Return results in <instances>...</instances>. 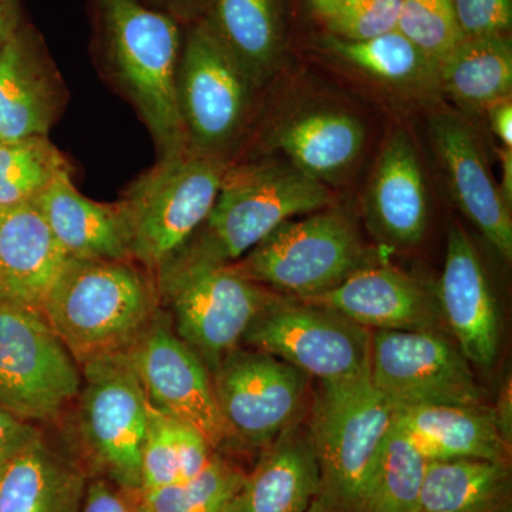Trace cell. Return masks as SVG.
Returning a JSON list of instances; mask_svg holds the SVG:
<instances>
[{
  "label": "cell",
  "mask_w": 512,
  "mask_h": 512,
  "mask_svg": "<svg viewBox=\"0 0 512 512\" xmlns=\"http://www.w3.org/2000/svg\"><path fill=\"white\" fill-rule=\"evenodd\" d=\"M161 308L156 278L133 259H74L42 312L79 366L126 352Z\"/></svg>",
  "instance_id": "6da1fadb"
},
{
  "label": "cell",
  "mask_w": 512,
  "mask_h": 512,
  "mask_svg": "<svg viewBox=\"0 0 512 512\" xmlns=\"http://www.w3.org/2000/svg\"><path fill=\"white\" fill-rule=\"evenodd\" d=\"M326 185L292 165L228 167L210 214L158 276L237 262L285 221L323 210Z\"/></svg>",
  "instance_id": "7a4b0ae2"
},
{
  "label": "cell",
  "mask_w": 512,
  "mask_h": 512,
  "mask_svg": "<svg viewBox=\"0 0 512 512\" xmlns=\"http://www.w3.org/2000/svg\"><path fill=\"white\" fill-rule=\"evenodd\" d=\"M107 59L161 156L188 147L177 99L183 40L173 18L140 0H99Z\"/></svg>",
  "instance_id": "3957f363"
},
{
  "label": "cell",
  "mask_w": 512,
  "mask_h": 512,
  "mask_svg": "<svg viewBox=\"0 0 512 512\" xmlns=\"http://www.w3.org/2000/svg\"><path fill=\"white\" fill-rule=\"evenodd\" d=\"M227 170L224 158L185 147L140 175L117 202L133 261L156 278L207 220Z\"/></svg>",
  "instance_id": "277c9868"
},
{
  "label": "cell",
  "mask_w": 512,
  "mask_h": 512,
  "mask_svg": "<svg viewBox=\"0 0 512 512\" xmlns=\"http://www.w3.org/2000/svg\"><path fill=\"white\" fill-rule=\"evenodd\" d=\"M394 407L370 376L322 384L309 433L318 457V497L332 512H362Z\"/></svg>",
  "instance_id": "5b68a950"
},
{
  "label": "cell",
  "mask_w": 512,
  "mask_h": 512,
  "mask_svg": "<svg viewBox=\"0 0 512 512\" xmlns=\"http://www.w3.org/2000/svg\"><path fill=\"white\" fill-rule=\"evenodd\" d=\"M365 255L355 222L343 212L320 210L285 221L228 266L278 295L306 299L366 266Z\"/></svg>",
  "instance_id": "8992f818"
},
{
  "label": "cell",
  "mask_w": 512,
  "mask_h": 512,
  "mask_svg": "<svg viewBox=\"0 0 512 512\" xmlns=\"http://www.w3.org/2000/svg\"><path fill=\"white\" fill-rule=\"evenodd\" d=\"M82 384L79 363L43 312L0 296V407L26 423H52Z\"/></svg>",
  "instance_id": "52a82bcc"
},
{
  "label": "cell",
  "mask_w": 512,
  "mask_h": 512,
  "mask_svg": "<svg viewBox=\"0 0 512 512\" xmlns=\"http://www.w3.org/2000/svg\"><path fill=\"white\" fill-rule=\"evenodd\" d=\"M241 346L278 357L322 384L370 376L372 330L288 296H276L256 315Z\"/></svg>",
  "instance_id": "ba28073f"
},
{
  "label": "cell",
  "mask_w": 512,
  "mask_h": 512,
  "mask_svg": "<svg viewBox=\"0 0 512 512\" xmlns=\"http://www.w3.org/2000/svg\"><path fill=\"white\" fill-rule=\"evenodd\" d=\"M77 430L87 457L117 487L141 493V453L150 404L126 352L80 366Z\"/></svg>",
  "instance_id": "9c48e42d"
},
{
  "label": "cell",
  "mask_w": 512,
  "mask_h": 512,
  "mask_svg": "<svg viewBox=\"0 0 512 512\" xmlns=\"http://www.w3.org/2000/svg\"><path fill=\"white\" fill-rule=\"evenodd\" d=\"M156 282L175 333L210 373L241 346L252 320L278 296L229 266L185 269L158 276Z\"/></svg>",
  "instance_id": "30bf717a"
},
{
  "label": "cell",
  "mask_w": 512,
  "mask_h": 512,
  "mask_svg": "<svg viewBox=\"0 0 512 512\" xmlns=\"http://www.w3.org/2000/svg\"><path fill=\"white\" fill-rule=\"evenodd\" d=\"M471 363L441 332L375 330L370 382L394 409L485 406Z\"/></svg>",
  "instance_id": "8fae6325"
},
{
  "label": "cell",
  "mask_w": 512,
  "mask_h": 512,
  "mask_svg": "<svg viewBox=\"0 0 512 512\" xmlns=\"http://www.w3.org/2000/svg\"><path fill=\"white\" fill-rule=\"evenodd\" d=\"M255 84L201 20L178 64L177 99L188 147L220 156L244 126Z\"/></svg>",
  "instance_id": "7c38bea8"
},
{
  "label": "cell",
  "mask_w": 512,
  "mask_h": 512,
  "mask_svg": "<svg viewBox=\"0 0 512 512\" xmlns=\"http://www.w3.org/2000/svg\"><path fill=\"white\" fill-rule=\"evenodd\" d=\"M211 377L229 440L261 450L298 421L309 384L295 366L245 346L229 352Z\"/></svg>",
  "instance_id": "4fadbf2b"
},
{
  "label": "cell",
  "mask_w": 512,
  "mask_h": 512,
  "mask_svg": "<svg viewBox=\"0 0 512 512\" xmlns=\"http://www.w3.org/2000/svg\"><path fill=\"white\" fill-rule=\"evenodd\" d=\"M150 407L187 424L207 439L214 451L229 441L210 370L175 333L163 308L126 350Z\"/></svg>",
  "instance_id": "5bb4252c"
},
{
  "label": "cell",
  "mask_w": 512,
  "mask_h": 512,
  "mask_svg": "<svg viewBox=\"0 0 512 512\" xmlns=\"http://www.w3.org/2000/svg\"><path fill=\"white\" fill-rule=\"evenodd\" d=\"M437 301L468 362L491 369L500 353V311L480 255L467 232L457 225L447 229Z\"/></svg>",
  "instance_id": "9a60e30c"
},
{
  "label": "cell",
  "mask_w": 512,
  "mask_h": 512,
  "mask_svg": "<svg viewBox=\"0 0 512 512\" xmlns=\"http://www.w3.org/2000/svg\"><path fill=\"white\" fill-rule=\"evenodd\" d=\"M299 301L325 306L372 332H440L443 322L437 296L416 279L387 266H362L335 288Z\"/></svg>",
  "instance_id": "2e32d148"
},
{
  "label": "cell",
  "mask_w": 512,
  "mask_h": 512,
  "mask_svg": "<svg viewBox=\"0 0 512 512\" xmlns=\"http://www.w3.org/2000/svg\"><path fill=\"white\" fill-rule=\"evenodd\" d=\"M430 134L454 201L494 251L510 262V204L491 177L473 130L460 117L439 114L431 120Z\"/></svg>",
  "instance_id": "e0dca14e"
},
{
  "label": "cell",
  "mask_w": 512,
  "mask_h": 512,
  "mask_svg": "<svg viewBox=\"0 0 512 512\" xmlns=\"http://www.w3.org/2000/svg\"><path fill=\"white\" fill-rule=\"evenodd\" d=\"M369 228L383 244H419L429 224V195L412 140L397 131L384 144L366 194Z\"/></svg>",
  "instance_id": "ac0fdd59"
},
{
  "label": "cell",
  "mask_w": 512,
  "mask_h": 512,
  "mask_svg": "<svg viewBox=\"0 0 512 512\" xmlns=\"http://www.w3.org/2000/svg\"><path fill=\"white\" fill-rule=\"evenodd\" d=\"M69 255L33 202L0 208V296L42 311Z\"/></svg>",
  "instance_id": "d6986e66"
},
{
  "label": "cell",
  "mask_w": 512,
  "mask_h": 512,
  "mask_svg": "<svg viewBox=\"0 0 512 512\" xmlns=\"http://www.w3.org/2000/svg\"><path fill=\"white\" fill-rule=\"evenodd\" d=\"M319 490L311 433L295 421L262 450L225 512H305Z\"/></svg>",
  "instance_id": "ffe728a7"
},
{
  "label": "cell",
  "mask_w": 512,
  "mask_h": 512,
  "mask_svg": "<svg viewBox=\"0 0 512 512\" xmlns=\"http://www.w3.org/2000/svg\"><path fill=\"white\" fill-rule=\"evenodd\" d=\"M394 423L429 461H508L510 440L487 406H420L394 409Z\"/></svg>",
  "instance_id": "44dd1931"
},
{
  "label": "cell",
  "mask_w": 512,
  "mask_h": 512,
  "mask_svg": "<svg viewBox=\"0 0 512 512\" xmlns=\"http://www.w3.org/2000/svg\"><path fill=\"white\" fill-rule=\"evenodd\" d=\"M69 258L133 259L119 204H101L74 187L72 168L32 201Z\"/></svg>",
  "instance_id": "7402d4cb"
},
{
  "label": "cell",
  "mask_w": 512,
  "mask_h": 512,
  "mask_svg": "<svg viewBox=\"0 0 512 512\" xmlns=\"http://www.w3.org/2000/svg\"><path fill=\"white\" fill-rule=\"evenodd\" d=\"M62 86L47 60L13 36L0 50V136L3 143L47 136L59 116Z\"/></svg>",
  "instance_id": "603a6c76"
},
{
  "label": "cell",
  "mask_w": 512,
  "mask_h": 512,
  "mask_svg": "<svg viewBox=\"0 0 512 512\" xmlns=\"http://www.w3.org/2000/svg\"><path fill=\"white\" fill-rule=\"evenodd\" d=\"M87 481L42 437L0 467V512H82Z\"/></svg>",
  "instance_id": "cb8c5ba5"
},
{
  "label": "cell",
  "mask_w": 512,
  "mask_h": 512,
  "mask_svg": "<svg viewBox=\"0 0 512 512\" xmlns=\"http://www.w3.org/2000/svg\"><path fill=\"white\" fill-rule=\"evenodd\" d=\"M365 127L342 111L320 110L286 121L275 133V147L292 167L320 183L346 173L365 146Z\"/></svg>",
  "instance_id": "d4e9b609"
},
{
  "label": "cell",
  "mask_w": 512,
  "mask_h": 512,
  "mask_svg": "<svg viewBox=\"0 0 512 512\" xmlns=\"http://www.w3.org/2000/svg\"><path fill=\"white\" fill-rule=\"evenodd\" d=\"M511 494L508 461H429L416 512H507Z\"/></svg>",
  "instance_id": "484cf974"
},
{
  "label": "cell",
  "mask_w": 512,
  "mask_h": 512,
  "mask_svg": "<svg viewBox=\"0 0 512 512\" xmlns=\"http://www.w3.org/2000/svg\"><path fill=\"white\" fill-rule=\"evenodd\" d=\"M207 20L252 83H264L284 50L279 0H214Z\"/></svg>",
  "instance_id": "4316f807"
},
{
  "label": "cell",
  "mask_w": 512,
  "mask_h": 512,
  "mask_svg": "<svg viewBox=\"0 0 512 512\" xmlns=\"http://www.w3.org/2000/svg\"><path fill=\"white\" fill-rule=\"evenodd\" d=\"M439 86L460 109L477 113L511 97L512 46L508 35L464 39L439 64Z\"/></svg>",
  "instance_id": "83f0119b"
},
{
  "label": "cell",
  "mask_w": 512,
  "mask_h": 512,
  "mask_svg": "<svg viewBox=\"0 0 512 512\" xmlns=\"http://www.w3.org/2000/svg\"><path fill=\"white\" fill-rule=\"evenodd\" d=\"M323 45L367 76L397 87L439 86L437 66L399 30L367 40L326 35Z\"/></svg>",
  "instance_id": "f1b7e54d"
},
{
  "label": "cell",
  "mask_w": 512,
  "mask_h": 512,
  "mask_svg": "<svg viewBox=\"0 0 512 512\" xmlns=\"http://www.w3.org/2000/svg\"><path fill=\"white\" fill-rule=\"evenodd\" d=\"M429 460L393 421L362 512H416Z\"/></svg>",
  "instance_id": "f546056e"
},
{
  "label": "cell",
  "mask_w": 512,
  "mask_h": 512,
  "mask_svg": "<svg viewBox=\"0 0 512 512\" xmlns=\"http://www.w3.org/2000/svg\"><path fill=\"white\" fill-rule=\"evenodd\" d=\"M69 168L47 136L0 144V208L36 200L57 175Z\"/></svg>",
  "instance_id": "4dcf8cb0"
},
{
  "label": "cell",
  "mask_w": 512,
  "mask_h": 512,
  "mask_svg": "<svg viewBox=\"0 0 512 512\" xmlns=\"http://www.w3.org/2000/svg\"><path fill=\"white\" fill-rule=\"evenodd\" d=\"M245 473L215 451L210 464L192 480L141 493L147 512H225Z\"/></svg>",
  "instance_id": "1f68e13d"
},
{
  "label": "cell",
  "mask_w": 512,
  "mask_h": 512,
  "mask_svg": "<svg viewBox=\"0 0 512 512\" xmlns=\"http://www.w3.org/2000/svg\"><path fill=\"white\" fill-rule=\"evenodd\" d=\"M397 30L437 66L466 39L451 0H402Z\"/></svg>",
  "instance_id": "d6a6232c"
},
{
  "label": "cell",
  "mask_w": 512,
  "mask_h": 512,
  "mask_svg": "<svg viewBox=\"0 0 512 512\" xmlns=\"http://www.w3.org/2000/svg\"><path fill=\"white\" fill-rule=\"evenodd\" d=\"M175 483H180L177 420L150 407L141 453V493Z\"/></svg>",
  "instance_id": "836d02e7"
},
{
  "label": "cell",
  "mask_w": 512,
  "mask_h": 512,
  "mask_svg": "<svg viewBox=\"0 0 512 512\" xmlns=\"http://www.w3.org/2000/svg\"><path fill=\"white\" fill-rule=\"evenodd\" d=\"M402 0H339L325 20L328 35L367 40L397 29Z\"/></svg>",
  "instance_id": "e575fe53"
},
{
  "label": "cell",
  "mask_w": 512,
  "mask_h": 512,
  "mask_svg": "<svg viewBox=\"0 0 512 512\" xmlns=\"http://www.w3.org/2000/svg\"><path fill=\"white\" fill-rule=\"evenodd\" d=\"M458 26L466 39L508 35L512 0H451Z\"/></svg>",
  "instance_id": "d590c367"
},
{
  "label": "cell",
  "mask_w": 512,
  "mask_h": 512,
  "mask_svg": "<svg viewBox=\"0 0 512 512\" xmlns=\"http://www.w3.org/2000/svg\"><path fill=\"white\" fill-rule=\"evenodd\" d=\"M82 512H147L141 493L117 487L104 477L87 481Z\"/></svg>",
  "instance_id": "8d00e7d4"
},
{
  "label": "cell",
  "mask_w": 512,
  "mask_h": 512,
  "mask_svg": "<svg viewBox=\"0 0 512 512\" xmlns=\"http://www.w3.org/2000/svg\"><path fill=\"white\" fill-rule=\"evenodd\" d=\"M177 448L180 483L192 480L202 473L215 453L200 431L180 421H177Z\"/></svg>",
  "instance_id": "74e56055"
},
{
  "label": "cell",
  "mask_w": 512,
  "mask_h": 512,
  "mask_svg": "<svg viewBox=\"0 0 512 512\" xmlns=\"http://www.w3.org/2000/svg\"><path fill=\"white\" fill-rule=\"evenodd\" d=\"M42 437L35 424L26 423L0 407V466Z\"/></svg>",
  "instance_id": "f35d334b"
},
{
  "label": "cell",
  "mask_w": 512,
  "mask_h": 512,
  "mask_svg": "<svg viewBox=\"0 0 512 512\" xmlns=\"http://www.w3.org/2000/svg\"><path fill=\"white\" fill-rule=\"evenodd\" d=\"M491 131L503 147L512 148V103L511 97L495 101L487 109Z\"/></svg>",
  "instance_id": "ab89813d"
},
{
  "label": "cell",
  "mask_w": 512,
  "mask_h": 512,
  "mask_svg": "<svg viewBox=\"0 0 512 512\" xmlns=\"http://www.w3.org/2000/svg\"><path fill=\"white\" fill-rule=\"evenodd\" d=\"M498 158H500L501 164V194L505 198V201L511 205L512 201V148L500 147L497 148Z\"/></svg>",
  "instance_id": "60d3db41"
},
{
  "label": "cell",
  "mask_w": 512,
  "mask_h": 512,
  "mask_svg": "<svg viewBox=\"0 0 512 512\" xmlns=\"http://www.w3.org/2000/svg\"><path fill=\"white\" fill-rule=\"evenodd\" d=\"M13 26H15V19H13L10 0H0V50L15 36Z\"/></svg>",
  "instance_id": "b9f144b4"
},
{
  "label": "cell",
  "mask_w": 512,
  "mask_h": 512,
  "mask_svg": "<svg viewBox=\"0 0 512 512\" xmlns=\"http://www.w3.org/2000/svg\"><path fill=\"white\" fill-rule=\"evenodd\" d=\"M308 3L312 12L325 22L338 6L339 0H308Z\"/></svg>",
  "instance_id": "7bdbcfd3"
},
{
  "label": "cell",
  "mask_w": 512,
  "mask_h": 512,
  "mask_svg": "<svg viewBox=\"0 0 512 512\" xmlns=\"http://www.w3.org/2000/svg\"><path fill=\"white\" fill-rule=\"evenodd\" d=\"M305 512H332V510L319 497H316Z\"/></svg>",
  "instance_id": "ee69618b"
},
{
  "label": "cell",
  "mask_w": 512,
  "mask_h": 512,
  "mask_svg": "<svg viewBox=\"0 0 512 512\" xmlns=\"http://www.w3.org/2000/svg\"><path fill=\"white\" fill-rule=\"evenodd\" d=\"M2 143H3L2 136H0V144H2Z\"/></svg>",
  "instance_id": "f6af8a7d"
},
{
  "label": "cell",
  "mask_w": 512,
  "mask_h": 512,
  "mask_svg": "<svg viewBox=\"0 0 512 512\" xmlns=\"http://www.w3.org/2000/svg\"><path fill=\"white\" fill-rule=\"evenodd\" d=\"M0 467H2V466H0Z\"/></svg>",
  "instance_id": "bcb514c9"
}]
</instances>
